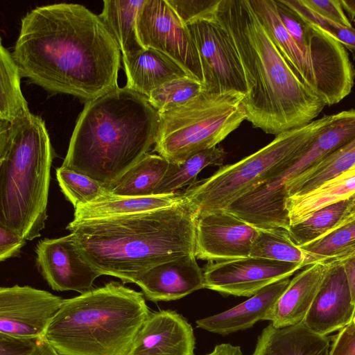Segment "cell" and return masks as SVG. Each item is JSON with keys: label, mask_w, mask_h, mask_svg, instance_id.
<instances>
[{"label": "cell", "mask_w": 355, "mask_h": 355, "mask_svg": "<svg viewBox=\"0 0 355 355\" xmlns=\"http://www.w3.org/2000/svg\"><path fill=\"white\" fill-rule=\"evenodd\" d=\"M12 55L21 76L49 91L89 101L119 87L121 51L99 16L80 4L28 12Z\"/></svg>", "instance_id": "1"}, {"label": "cell", "mask_w": 355, "mask_h": 355, "mask_svg": "<svg viewBox=\"0 0 355 355\" xmlns=\"http://www.w3.org/2000/svg\"><path fill=\"white\" fill-rule=\"evenodd\" d=\"M216 18L230 35L244 70L246 119L275 135L314 121L327 105L290 66L249 0H220Z\"/></svg>", "instance_id": "2"}, {"label": "cell", "mask_w": 355, "mask_h": 355, "mask_svg": "<svg viewBox=\"0 0 355 355\" xmlns=\"http://www.w3.org/2000/svg\"><path fill=\"white\" fill-rule=\"evenodd\" d=\"M197 217L183 198L153 211L72 220L67 229L81 257L102 275L135 284L151 268L195 254Z\"/></svg>", "instance_id": "3"}, {"label": "cell", "mask_w": 355, "mask_h": 355, "mask_svg": "<svg viewBox=\"0 0 355 355\" xmlns=\"http://www.w3.org/2000/svg\"><path fill=\"white\" fill-rule=\"evenodd\" d=\"M159 123L146 96L117 87L86 103L62 166L109 190L155 146Z\"/></svg>", "instance_id": "4"}, {"label": "cell", "mask_w": 355, "mask_h": 355, "mask_svg": "<svg viewBox=\"0 0 355 355\" xmlns=\"http://www.w3.org/2000/svg\"><path fill=\"white\" fill-rule=\"evenodd\" d=\"M150 313L143 293L112 281L64 299L44 337L60 355H126Z\"/></svg>", "instance_id": "5"}, {"label": "cell", "mask_w": 355, "mask_h": 355, "mask_svg": "<svg viewBox=\"0 0 355 355\" xmlns=\"http://www.w3.org/2000/svg\"><path fill=\"white\" fill-rule=\"evenodd\" d=\"M53 158L41 117L0 121V224L28 241L45 227Z\"/></svg>", "instance_id": "6"}, {"label": "cell", "mask_w": 355, "mask_h": 355, "mask_svg": "<svg viewBox=\"0 0 355 355\" xmlns=\"http://www.w3.org/2000/svg\"><path fill=\"white\" fill-rule=\"evenodd\" d=\"M324 115L298 128L277 135L268 145L211 177L189 187L182 194L197 216L225 209L235 200L275 177L298 159L328 123Z\"/></svg>", "instance_id": "7"}, {"label": "cell", "mask_w": 355, "mask_h": 355, "mask_svg": "<svg viewBox=\"0 0 355 355\" xmlns=\"http://www.w3.org/2000/svg\"><path fill=\"white\" fill-rule=\"evenodd\" d=\"M245 96L236 92L202 91L186 103L159 113L154 146L170 163L216 146L246 119Z\"/></svg>", "instance_id": "8"}, {"label": "cell", "mask_w": 355, "mask_h": 355, "mask_svg": "<svg viewBox=\"0 0 355 355\" xmlns=\"http://www.w3.org/2000/svg\"><path fill=\"white\" fill-rule=\"evenodd\" d=\"M136 27L144 49L164 53L202 83L199 55L189 28L167 0H145L137 13Z\"/></svg>", "instance_id": "9"}, {"label": "cell", "mask_w": 355, "mask_h": 355, "mask_svg": "<svg viewBox=\"0 0 355 355\" xmlns=\"http://www.w3.org/2000/svg\"><path fill=\"white\" fill-rule=\"evenodd\" d=\"M198 49L202 72V90L236 92L245 96L248 87L232 39L216 16L187 25Z\"/></svg>", "instance_id": "10"}, {"label": "cell", "mask_w": 355, "mask_h": 355, "mask_svg": "<svg viewBox=\"0 0 355 355\" xmlns=\"http://www.w3.org/2000/svg\"><path fill=\"white\" fill-rule=\"evenodd\" d=\"M302 268L295 263L254 257L209 262L203 270L205 288L226 295L250 297Z\"/></svg>", "instance_id": "11"}, {"label": "cell", "mask_w": 355, "mask_h": 355, "mask_svg": "<svg viewBox=\"0 0 355 355\" xmlns=\"http://www.w3.org/2000/svg\"><path fill=\"white\" fill-rule=\"evenodd\" d=\"M64 299L29 286L0 288V334L38 340L44 337Z\"/></svg>", "instance_id": "12"}, {"label": "cell", "mask_w": 355, "mask_h": 355, "mask_svg": "<svg viewBox=\"0 0 355 355\" xmlns=\"http://www.w3.org/2000/svg\"><path fill=\"white\" fill-rule=\"evenodd\" d=\"M355 138V110L331 115L328 123L316 135L303 154L284 171L253 190L255 198L266 205L284 203L285 184L311 166Z\"/></svg>", "instance_id": "13"}, {"label": "cell", "mask_w": 355, "mask_h": 355, "mask_svg": "<svg viewBox=\"0 0 355 355\" xmlns=\"http://www.w3.org/2000/svg\"><path fill=\"white\" fill-rule=\"evenodd\" d=\"M258 228L220 209L198 216L195 257L210 262L250 257Z\"/></svg>", "instance_id": "14"}, {"label": "cell", "mask_w": 355, "mask_h": 355, "mask_svg": "<svg viewBox=\"0 0 355 355\" xmlns=\"http://www.w3.org/2000/svg\"><path fill=\"white\" fill-rule=\"evenodd\" d=\"M35 252L36 265L54 291L82 294L92 290L95 279L102 275L81 257L72 233L41 240Z\"/></svg>", "instance_id": "15"}, {"label": "cell", "mask_w": 355, "mask_h": 355, "mask_svg": "<svg viewBox=\"0 0 355 355\" xmlns=\"http://www.w3.org/2000/svg\"><path fill=\"white\" fill-rule=\"evenodd\" d=\"M193 329L178 313H151L126 355H194Z\"/></svg>", "instance_id": "16"}, {"label": "cell", "mask_w": 355, "mask_h": 355, "mask_svg": "<svg viewBox=\"0 0 355 355\" xmlns=\"http://www.w3.org/2000/svg\"><path fill=\"white\" fill-rule=\"evenodd\" d=\"M135 284L153 302L177 300L205 288L204 273L194 254L157 265L138 277Z\"/></svg>", "instance_id": "17"}, {"label": "cell", "mask_w": 355, "mask_h": 355, "mask_svg": "<svg viewBox=\"0 0 355 355\" xmlns=\"http://www.w3.org/2000/svg\"><path fill=\"white\" fill-rule=\"evenodd\" d=\"M354 311L344 269L334 263L303 322L313 332L327 336L347 326Z\"/></svg>", "instance_id": "18"}, {"label": "cell", "mask_w": 355, "mask_h": 355, "mask_svg": "<svg viewBox=\"0 0 355 355\" xmlns=\"http://www.w3.org/2000/svg\"><path fill=\"white\" fill-rule=\"evenodd\" d=\"M334 266L333 261L318 262L306 266L291 279L266 320L277 328L302 322Z\"/></svg>", "instance_id": "19"}, {"label": "cell", "mask_w": 355, "mask_h": 355, "mask_svg": "<svg viewBox=\"0 0 355 355\" xmlns=\"http://www.w3.org/2000/svg\"><path fill=\"white\" fill-rule=\"evenodd\" d=\"M289 278L270 284L242 303L218 314L196 320V327L227 335L252 327L267 315L290 283Z\"/></svg>", "instance_id": "20"}, {"label": "cell", "mask_w": 355, "mask_h": 355, "mask_svg": "<svg viewBox=\"0 0 355 355\" xmlns=\"http://www.w3.org/2000/svg\"><path fill=\"white\" fill-rule=\"evenodd\" d=\"M331 339L313 332L302 322L285 327L268 324L251 355H329Z\"/></svg>", "instance_id": "21"}, {"label": "cell", "mask_w": 355, "mask_h": 355, "mask_svg": "<svg viewBox=\"0 0 355 355\" xmlns=\"http://www.w3.org/2000/svg\"><path fill=\"white\" fill-rule=\"evenodd\" d=\"M122 60L127 78L125 87L146 97L168 81L191 77L172 58L150 48L132 56L122 58Z\"/></svg>", "instance_id": "22"}, {"label": "cell", "mask_w": 355, "mask_h": 355, "mask_svg": "<svg viewBox=\"0 0 355 355\" xmlns=\"http://www.w3.org/2000/svg\"><path fill=\"white\" fill-rule=\"evenodd\" d=\"M249 2L276 47L300 78L318 95L316 78L312 62L284 26L275 0H249Z\"/></svg>", "instance_id": "23"}, {"label": "cell", "mask_w": 355, "mask_h": 355, "mask_svg": "<svg viewBox=\"0 0 355 355\" xmlns=\"http://www.w3.org/2000/svg\"><path fill=\"white\" fill-rule=\"evenodd\" d=\"M354 194L355 164L307 192L288 197L286 209L290 226L323 207L349 200Z\"/></svg>", "instance_id": "24"}, {"label": "cell", "mask_w": 355, "mask_h": 355, "mask_svg": "<svg viewBox=\"0 0 355 355\" xmlns=\"http://www.w3.org/2000/svg\"><path fill=\"white\" fill-rule=\"evenodd\" d=\"M183 198L177 193L149 196H121L109 193L74 209L73 221L104 218L153 211L173 205Z\"/></svg>", "instance_id": "25"}, {"label": "cell", "mask_w": 355, "mask_h": 355, "mask_svg": "<svg viewBox=\"0 0 355 355\" xmlns=\"http://www.w3.org/2000/svg\"><path fill=\"white\" fill-rule=\"evenodd\" d=\"M141 1H103L102 12L98 15L115 40L122 58L132 56L144 48L137 32L136 19Z\"/></svg>", "instance_id": "26"}, {"label": "cell", "mask_w": 355, "mask_h": 355, "mask_svg": "<svg viewBox=\"0 0 355 355\" xmlns=\"http://www.w3.org/2000/svg\"><path fill=\"white\" fill-rule=\"evenodd\" d=\"M170 162L159 155L148 153L124 173L108 190L121 196H156Z\"/></svg>", "instance_id": "27"}, {"label": "cell", "mask_w": 355, "mask_h": 355, "mask_svg": "<svg viewBox=\"0 0 355 355\" xmlns=\"http://www.w3.org/2000/svg\"><path fill=\"white\" fill-rule=\"evenodd\" d=\"M354 164L355 138L287 182V198L307 192Z\"/></svg>", "instance_id": "28"}, {"label": "cell", "mask_w": 355, "mask_h": 355, "mask_svg": "<svg viewBox=\"0 0 355 355\" xmlns=\"http://www.w3.org/2000/svg\"><path fill=\"white\" fill-rule=\"evenodd\" d=\"M250 257L295 263L304 268L322 262L318 258L297 245L288 231L283 228H258Z\"/></svg>", "instance_id": "29"}, {"label": "cell", "mask_w": 355, "mask_h": 355, "mask_svg": "<svg viewBox=\"0 0 355 355\" xmlns=\"http://www.w3.org/2000/svg\"><path fill=\"white\" fill-rule=\"evenodd\" d=\"M0 44V121H13L31 112L21 91L19 68L12 54Z\"/></svg>", "instance_id": "30"}, {"label": "cell", "mask_w": 355, "mask_h": 355, "mask_svg": "<svg viewBox=\"0 0 355 355\" xmlns=\"http://www.w3.org/2000/svg\"><path fill=\"white\" fill-rule=\"evenodd\" d=\"M226 155L223 148L215 146L198 153L180 164L170 163L155 195L175 193L184 186L192 185L205 167L222 165Z\"/></svg>", "instance_id": "31"}, {"label": "cell", "mask_w": 355, "mask_h": 355, "mask_svg": "<svg viewBox=\"0 0 355 355\" xmlns=\"http://www.w3.org/2000/svg\"><path fill=\"white\" fill-rule=\"evenodd\" d=\"M352 200L341 201L323 207L296 225H291L289 234L302 246L318 240L344 225V219Z\"/></svg>", "instance_id": "32"}, {"label": "cell", "mask_w": 355, "mask_h": 355, "mask_svg": "<svg viewBox=\"0 0 355 355\" xmlns=\"http://www.w3.org/2000/svg\"><path fill=\"white\" fill-rule=\"evenodd\" d=\"M300 247L322 261H339L355 249V220Z\"/></svg>", "instance_id": "33"}, {"label": "cell", "mask_w": 355, "mask_h": 355, "mask_svg": "<svg viewBox=\"0 0 355 355\" xmlns=\"http://www.w3.org/2000/svg\"><path fill=\"white\" fill-rule=\"evenodd\" d=\"M56 177L62 193L74 209L93 202L109 193L98 182L62 166L56 169Z\"/></svg>", "instance_id": "34"}, {"label": "cell", "mask_w": 355, "mask_h": 355, "mask_svg": "<svg viewBox=\"0 0 355 355\" xmlns=\"http://www.w3.org/2000/svg\"><path fill=\"white\" fill-rule=\"evenodd\" d=\"M202 91V84L200 81L187 76L163 84L151 92L147 98L159 114L186 103Z\"/></svg>", "instance_id": "35"}, {"label": "cell", "mask_w": 355, "mask_h": 355, "mask_svg": "<svg viewBox=\"0 0 355 355\" xmlns=\"http://www.w3.org/2000/svg\"><path fill=\"white\" fill-rule=\"evenodd\" d=\"M304 21L313 24L351 51L355 52V28L347 26L318 15L302 0H280Z\"/></svg>", "instance_id": "36"}, {"label": "cell", "mask_w": 355, "mask_h": 355, "mask_svg": "<svg viewBox=\"0 0 355 355\" xmlns=\"http://www.w3.org/2000/svg\"><path fill=\"white\" fill-rule=\"evenodd\" d=\"M187 25L216 16L220 0H167Z\"/></svg>", "instance_id": "37"}, {"label": "cell", "mask_w": 355, "mask_h": 355, "mask_svg": "<svg viewBox=\"0 0 355 355\" xmlns=\"http://www.w3.org/2000/svg\"><path fill=\"white\" fill-rule=\"evenodd\" d=\"M303 3L318 15L347 26H352L345 15L340 0H302Z\"/></svg>", "instance_id": "38"}, {"label": "cell", "mask_w": 355, "mask_h": 355, "mask_svg": "<svg viewBox=\"0 0 355 355\" xmlns=\"http://www.w3.org/2000/svg\"><path fill=\"white\" fill-rule=\"evenodd\" d=\"M26 243V239L0 224V260L1 261L19 257L21 250Z\"/></svg>", "instance_id": "39"}, {"label": "cell", "mask_w": 355, "mask_h": 355, "mask_svg": "<svg viewBox=\"0 0 355 355\" xmlns=\"http://www.w3.org/2000/svg\"><path fill=\"white\" fill-rule=\"evenodd\" d=\"M329 355H355V326L348 324L331 339Z\"/></svg>", "instance_id": "40"}, {"label": "cell", "mask_w": 355, "mask_h": 355, "mask_svg": "<svg viewBox=\"0 0 355 355\" xmlns=\"http://www.w3.org/2000/svg\"><path fill=\"white\" fill-rule=\"evenodd\" d=\"M36 341L0 334V355H28Z\"/></svg>", "instance_id": "41"}, {"label": "cell", "mask_w": 355, "mask_h": 355, "mask_svg": "<svg viewBox=\"0 0 355 355\" xmlns=\"http://www.w3.org/2000/svg\"><path fill=\"white\" fill-rule=\"evenodd\" d=\"M342 265L349 287L352 302L355 306V254L335 263Z\"/></svg>", "instance_id": "42"}, {"label": "cell", "mask_w": 355, "mask_h": 355, "mask_svg": "<svg viewBox=\"0 0 355 355\" xmlns=\"http://www.w3.org/2000/svg\"><path fill=\"white\" fill-rule=\"evenodd\" d=\"M28 355H60L45 337L36 341V345Z\"/></svg>", "instance_id": "43"}, {"label": "cell", "mask_w": 355, "mask_h": 355, "mask_svg": "<svg viewBox=\"0 0 355 355\" xmlns=\"http://www.w3.org/2000/svg\"><path fill=\"white\" fill-rule=\"evenodd\" d=\"M205 355H242V351L240 346L222 343L216 345L211 352Z\"/></svg>", "instance_id": "44"}, {"label": "cell", "mask_w": 355, "mask_h": 355, "mask_svg": "<svg viewBox=\"0 0 355 355\" xmlns=\"http://www.w3.org/2000/svg\"><path fill=\"white\" fill-rule=\"evenodd\" d=\"M342 6L352 19L355 17V0H340Z\"/></svg>", "instance_id": "45"}, {"label": "cell", "mask_w": 355, "mask_h": 355, "mask_svg": "<svg viewBox=\"0 0 355 355\" xmlns=\"http://www.w3.org/2000/svg\"><path fill=\"white\" fill-rule=\"evenodd\" d=\"M354 220H355V202H352L346 212L344 219V225Z\"/></svg>", "instance_id": "46"}, {"label": "cell", "mask_w": 355, "mask_h": 355, "mask_svg": "<svg viewBox=\"0 0 355 355\" xmlns=\"http://www.w3.org/2000/svg\"><path fill=\"white\" fill-rule=\"evenodd\" d=\"M349 324H351V325L355 326V311H354V316H353V318H352V320L351 322H350Z\"/></svg>", "instance_id": "47"}, {"label": "cell", "mask_w": 355, "mask_h": 355, "mask_svg": "<svg viewBox=\"0 0 355 355\" xmlns=\"http://www.w3.org/2000/svg\"><path fill=\"white\" fill-rule=\"evenodd\" d=\"M355 254V249H354V250L351 252V254H349L347 257H346L345 258H347V257H349V256H351V255H352V254ZM345 258H344V259H345ZM344 259H341L340 261L343 260ZM340 261H337V262H334V263H338V262H340Z\"/></svg>", "instance_id": "48"}, {"label": "cell", "mask_w": 355, "mask_h": 355, "mask_svg": "<svg viewBox=\"0 0 355 355\" xmlns=\"http://www.w3.org/2000/svg\"><path fill=\"white\" fill-rule=\"evenodd\" d=\"M352 202H355V194L350 199Z\"/></svg>", "instance_id": "49"}]
</instances>
